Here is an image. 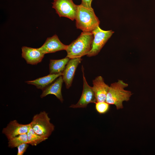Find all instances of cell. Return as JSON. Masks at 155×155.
Instances as JSON below:
<instances>
[{
	"label": "cell",
	"mask_w": 155,
	"mask_h": 155,
	"mask_svg": "<svg viewBox=\"0 0 155 155\" xmlns=\"http://www.w3.org/2000/svg\"><path fill=\"white\" fill-rule=\"evenodd\" d=\"M30 127V123L26 124L19 123L16 120L11 121L7 126L3 129V133L8 140L19 135L27 133Z\"/></svg>",
	"instance_id": "8"
},
{
	"label": "cell",
	"mask_w": 155,
	"mask_h": 155,
	"mask_svg": "<svg viewBox=\"0 0 155 155\" xmlns=\"http://www.w3.org/2000/svg\"><path fill=\"white\" fill-rule=\"evenodd\" d=\"M94 36L91 50L87 55L88 57L94 56L100 52L108 40L114 33L112 30H104L97 26L92 32Z\"/></svg>",
	"instance_id": "5"
},
{
	"label": "cell",
	"mask_w": 155,
	"mask_h": 155,
	"mask_svg": "<svg viewBox=\"0 0 155 155\" xmlns=\"http://www.w3.org/2000/svg\"><path fill=\"white\" fill-rule=\"evenodd\" d=\"M29 144L28 143H24L18 146L17 148V155H23L26 152Z\"/></svg>",
	"instance_id": "19"
},
{
	"label": "cell",
	"mask_w": 155,
	"mask_h": 155,
	"mask_svg": "<svg viewBox=\"0 0 155 155\" xmlns=\"http://www.w3.org/2000/svg\"><path fill=\"white\" fill-rule=\"evenodd\" d=\"M83 81V90L81 97L77 104H72L70 107L73 108H86L90 103H95L96 99L92 87L88 84L84 76V69L82 66Z\"/></svg>",
	"instance_id": "7"
},
{
	"label": "cell",
	"mask_w": 155,
	"mask_h": 155,
	"mask_svg": "<svg viewBox=\"0 0 155 155\" xmlns=\"http://www.w3.org/2000/svg\"><path fill=\"white\" fill-rule=\"evenodd\" d=\"M95 109L100 114H104L109 111L110 104L106 101L103 102H96L95 103Z\"/></svg>",
	"instance_id": "18"
},
{
	"label": "cell",
	"mask_w": 155,
	"mask_h": 155,
	"mask_svg": "<svg viewBox=\"0 0 155 155\" xmlns=\"http://www.w3.org/2000/svg\"><path fill=\"white\" fill-rule=\"evenodd\" d=\"M94 36L92 32H83L75 40L67 45L66 57L70 59L81 58L92 49Z\"/></svg>",
	"instance_id": "1"
},
{
	"label": "cell",
	"mask_w": 155,
	"mask_h": 155,
	"mask_svg": "<svg viewBox=\"0 0 155 155\" xmlns=\"http://www.w3.org/2000/svg\"><path fill=\"white\" fill-rule=\"evenodd\" d=\"M62 75V73L50 74L45 76L31 81L26 82L27 84L34 85L38 89L44 90L56 79Z\"/></svg>",
	"instance_id": "14"
},
{
	"label": "cell",
	"mask_w": 155,
	"mask_h": 155,
	"mask_svg": "<svg viewBox=\"0 0 155 155\" xmlns=\"http://www.w3.org/2000/svg\"><path fill=\"white\" fill-rule=\"evenodd\" d=\"M82 60L81 58L70 59L67 64L62 75L66 88L71 86L77 68Z\"/></svg>",
	"instance_id": "10"
},
{
	"label": "cell",
	"mask_w": 155,
	"mask_h": 155,
	"mask_svg": "<svg viewBox=\"0 0 155 155\" xmlns=\"http://www.w3.org/2000/svg\"><path fill=\"white\" fill-rule=\"evenodd\" d=\"M22 57L26 63L32 65H36L40 62L44 55L38 48L23 46L22 48Z\"/></svg>",
	"instance_id": "11"
},
{
	"label": "cell",
	"mask_w": 155,
	"mask_h": 155,
	"mask_svg": "<svg viewBox=\"0 0 155 155\" xmlns=\"http://www.w3.org/2000/svg\"><path fill=\"white\" fill-rule=\"evenodd\" d=\"M67 45L63 44L59 40L56 35L48 38L44 43L38 48L41 52L45 54L66 50Z\"/></svg>",
	"instance_id": "9"
},
{
	"label": "cell",
	"mask_w": 155,
	"mask_h": 155,
	"mask_svg": "<svg viewBox=\"0 0 155 155\" xmlns=\"http://www.w3.org/2000/svg\"><path fill=\"white\" fill-rule=\"evenodd\" d=\"M75 20L77 28L85 32H92L100 23L93 9L81 4L78 5Z\"/></svg>",
	"instance_id": "2"
},
{
	"label": "cell",
	"mask_w": 155,
	"mask_h": 155,
	"mask_svg": "<svg viewBox=\"0 0 155 155\" xmlns=\"http://www.w3.org/2000/svg\"><path fill=\"white\" fill-rule=\"evenodd\" d=\"M30 124L36 133L47 138L55 129L48 114L44 111L34 115Z\"/></svg>",
	"instance_id": "4"
},
{
	"label": "cell",
	"mask_w": 155,
	"mask_h": 155,
	"mask_svg": "<svg viewBox=\"0 0 155 155\" xmlns=\"http://www.w3.org/2000/svg\"><path fill=\"white\" fill-rule=\"evenodd\" d=\"M93 84L96 102L106 101L109 86L104 83L103 77L101 76L96 77L93 80Z\"/></svg>",
	"instance_id": "12"
},
{
	"label": "cell",
	"mask_w": 155,
	"mask_h": 155,
	"mask_svg": "<svg viewBox=\"0 0 155 155\" xmlns=\"http://www.w3.org/2000/svg\"><path fill=\"white\" fill-rule=\"evenodd\" d=\"M70 59L66 57L59 59H51L49 64L50 74L62 73Z\"/></svg>",
	"instance_id": "15"
},
{
	"label": "cell",
	"mask_w": 155,
	"mask_h": 155,
	"mask_svg": "<svg viewBox=\"0 0 155 155\" xmlns=\"http://www.w3.org/2000/svg\"><path fill=\"white\" fill-rule=\"evenodd\" d=\"M52 7L60 17H65L72 20H75L78 5L72 0H54Z\"/></svg>",
	"instance_id": "6"
},
{
	"label": "cell",
	"mask_w": 155,
	"mask_h": 155,
	"mask_svg": "<svg viewBox=\"0 0 155 155\" xmlns=\"http://www.w3.org/2000/svg\"><path fill=\"white\" fill-rule=\"evenodd\" d=\"M127 84L122 80L111 84L107 94L106 102L110 104L115 105L117 109L123 108V102L129 100L132 94L131 92L125 90Z\"/></svg>",
	"instance_id": "3"
},
{
	"label": "cell",
	"mask_w": 155,
	"mask_h": 155,
	"mask_svg": "<svg viewBox=\"0 0 155 155\" xmlns=\"http://www.w3.org/2000/svg\"><path fill=\"white\" fill-rule=\"evenodd\" d=\"M27 134L28 143L32 146H36L48 139L36 133L31 126Z\"/></svg>",
	"instance_id": "16"
},
{
	"label": "cell",
	"mask_w": 155,
	"mask_h": 155,
	"mask_svg": "<svg viewBox=\"0 0 155 155\" xmlns=\"http://www.w3.org/2000/svg\"><path fill=\"white\" fill-rule=\"evenodd\" d=\"M8 140V146L10 148L17 147L19 145L24 143H28L27 133L17 136Z\"/></svg>",
	"instance_id": "17"
},
{
	"label": "cell",
	"mask_w": 155,
	"mask_h": 155,
	"mask_svg": "<svg viewBox=\"0 0 155 155\" xmlns=\"http://www.w3.org/2000/svg\"><path fill=\"white\" fill-rule=\"evenodd\" d=\"M63 82L62 76L61 75L53 83L42 90L40 96L41 98H43L49 94H53L62 102L63 99L61 89Z\"/></svg>",
	"instance_id": "13"
},
{
	"label": "cell",
	"mask_w": 155,
	"mask_h": 155,
	"mask_svg": "<svg viewBox=\"0 0 155 155\" xmlns=\"http://www.w3.org/2000/svg\"><path fill=\"white\" fill-rule=\"evenodd\" d=\"M92 0H82L81 4L82 5L88 8H92L91 3Z\"/></svg>",
	"instance_id": "20"
}]
</instances>
